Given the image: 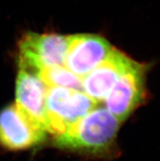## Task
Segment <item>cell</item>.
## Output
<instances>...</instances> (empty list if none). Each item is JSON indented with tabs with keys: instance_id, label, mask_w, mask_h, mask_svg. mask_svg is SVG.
Wrapping results in <instances>:
<instances>
[{
	"instance_id": "ba28073f",
	"label": "cell",
	"mask_w": 160,
	"mask_h": 161,
	"mask_svg": "<svg viewBox=\"0 0 160 161\" xmlns=\"http://www.w3.org/2000/svg\"><path fill=\"white\" fill-rule=\"evenodd\" d=\"M47 86L35 74L19 69L16 84V104L47 132L46 97Z\"/></svg>"
},
{
	"instance_id": "277c9868",
	"label": "cell",
	"mask_w": 160,
	"mask_h": 161,
	"mask_svg": "<svg viewBox=\"0 0 160 161\" xmlns=\"http://www.w3.org/2000/svg\"><path fill=\"white\" fill-rule=\"evenodd\" d=\"M150 65L134 60L132 65L118 79L105 99L106 109L120 123L125 121L147 101L146 77Z\"/></svg>"
},
{
	"instance_id": "7a4b0ae2",
	"label": "cell",
	"mask_w": 160,
	"mask_h": 161,
	"mask_svg": "<svg viewBox=\"0 0 160 161\" xmlns=\"http://www.w3.org/2000/svg\"><path fill=\"white\" fill-rule=\"evenodd\" d=\"M69 36L26 33L18 44L19 69L37 75L44 68L65 66Z\"/></svg>"
},
{
	"instance_id": "6da1fadb",
	"label": "cell",
	"mask_w": 160,
	"mask_h": 161,
	"mask_svg": "<svg viewBox=\"0 0 160 161\" xmlns=\"http://www.w3.org/2000/svg\"><path fill=\"white\" fill-rule=\"evenodd\" d=\"M121 123L105 107H96L73 124L52 144L62 151L86 157L111 159L117 155L116 137Z\"/></svg>"
},
{
	"instance_id": "3957f363",
	"label": "cell",
	"mask_w": 160,
	"mask_h": 161,
	"mask_svg": "<svg viewBox=\"0 0 160 161\" xmlns=\"http://www.w3.org/2000/svg\"><path fill=\"white\" fill-rule=\"evenodd\" d=\"M97 106L85 92L73 88L47 87V132L61 134Z\"/></svg>"
},
{
	"instance_id": "52a82bcc",
	"label": "cell",
	"mask_w": 160,
	"mask_h": 161,
	"mask_svg": "<svg viewBox=\"0 0 160 161\" xmlns=\"http://www.w3.org/2000/svg\"><path fill=\"white\" fill-rule=\"evenodd\" d=\"M133 61L125 53L113 47L106 59L81 78L83 92L97 103L104 101L118 79Z\"/></svg>"
},
{
	"instance_id": "5b68a950",
	"label": "cell",
	"mask_w": 160,
	"mask_h": 161,
	"mask_svg": "<svg viewBox=\"0 0 160 161\" xmlns=\"http://www.w3.org/2000/svg\"><path fill=\"white\" fill-rule=\"evenodd\" d=\"M46 133L16 103L0 111V146L7 151H25L39 145L46 140Z\"/></svg>"
},
{
	"instance_id": "9c48e42d",
	"label": "cell",
	"mask_w": 160,
	"mask_h": 161,
	"mask_svg": "<svg viewBox=\"0 0 160 161\" xmlns=\"http://www.w3.org/2000/svg\"><path fill=\"white\" fill-rule=\"evenodd\" d=\"M48 88L61 87L83 91L81 79L65 66H52L43 69L36 75Z\"/></svg>"
},
{
	"instance_id": "8992f818",
	"label": "cell",
	"mask_w": 160,
	"mask_h": 161,
	"mask_svg": "<svg viewBox=\"0 0 160 161\" xmlns=\"http://www.w3.org/2000/svg\"><path fill=\"white\" fill-rule=\"evenodd\" d=\"M113 49V46L99 35H69L65 66L81 79L106 59Z\"/></svg>"
}]
</instances>
